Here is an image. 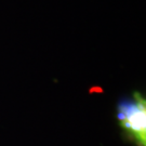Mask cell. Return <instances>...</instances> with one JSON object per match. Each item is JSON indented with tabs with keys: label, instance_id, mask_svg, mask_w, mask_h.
Here are the masks:
<instances>
[{
	"label": "cell",
	"instance_id": "6da1fadb",
	"mask_svg": "<svg viewBox=\"0 0 146 146\" xmlns=\"http://www.w3.org/2000/svg\"><path fill=\"white\" fill-rule=\"evenodd\" d=\"M118 119L125 136L136 146H146V101L140 92L118 105Z\"/></svg>",
	"mask_w": 146,
	"mask_h": 146
}]
</instances>
